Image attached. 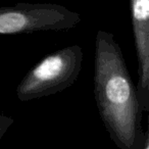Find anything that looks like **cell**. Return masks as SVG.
Returning a JSON list of instances; mask_svg holds the SVG:
<instances>
[{"label":"cell","mask_w":149,"mask_h":149,"mask_svg":"<svg viewBox=\"0 0 149 149\" xmlns=\"http://www.w3.org/2000/svg\"><path fill=\"white\" fill-rule=\"evenodd\" d=\"M83 58V49L76 44L46 55L19 83L17 97L27 102L65 90L77 81L82 70Z\"/></svg>","instance_id":"7a4b0ae2"},{"label":"cell","mask_w":149,"mask_h":149,"mask_svg":"<svg viewBox=\"0 0 149 149\" xmlns=\"http://www.w3.org/2000/svg\"><path fill=\"white\" fill-rule=\"evenodd\" d=\"M15 120L11 116H7L5 114H0V140L2 139L6 131L11 127Z\"/></svg>","instance_id":"5b68a950"},{"label":"cell","mask_w":149,"mask_h":149,"mask_svg":"<svg viewBox=\"0 0 149 149\" xmlns=\"http://www.w3.org/2000/svg\"><path fill=\"white\" fill-rule=\"evenodd\" d=\"M141 149H149V133H148V131L145 132V138L142 143Z\"/></svg>","instance_id":"8992f818"},{"label":"cell","mask_w":149,"mask_h":149,"mask_svg":"<svg viewBox=\"0 0 149 149\" xmlns=\"http://www.w3.org/2000/svg\"><path fill=\"white\" fill-rule=\"evenodd\" d=\"M81 22L78 13L54 3H17L0 7V35L66 31Z\"/></svg>","instance_id":"3957f363"},{"label":"cell","mask_w":149,"mask_h":149,"mask_svg":"<svg viewBox=\"0 0 149 149\" xmlns=\"http://www.w3.org/2000/svg\"><path fill=\"white\" fill-rule=\"evenodd\" d=\"M94 96L100 118L120 149H141L145 138L137 87L112 33L95 37Z\"/></svg>","instance_id":"6da1fadb"},{"label":"cell","mask_w":149,"mask_h":149,"mask_svg":"<svg viewBox=\"0 0 149 149\" xmlns=\"http://www.w3.org/2000/svg\"><path fill=\"white\" fill-rule=\"evenodd\" d=\"M134 44L138 60L137 92L143 111H149V0H130Z\"/></svg>","instance_id":"277c9868"}]
</instances>
